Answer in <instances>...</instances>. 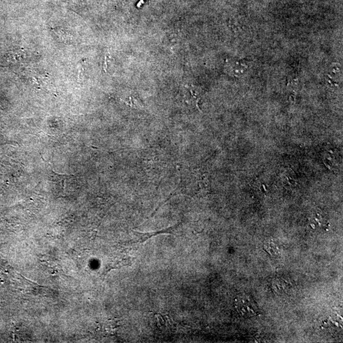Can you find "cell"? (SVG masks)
I'll use <instances>...</instances> for the list:
<instances>
[{
  "label": "cell",
  "mask_w": 343,
  "mask_h": 343,
  "mask_svg": "<svg viewBox=\"0 0 343 343\" xmlns=\"http://www.w3.org/2000/svg\"><path fill=\"white\" fill-rule=\"evenodd\" d=\"M181 223H178L175 224L174 226H171V227L163 229L162 230L157 231V232H150V233H142L137 232V231H134V242L135 243H144L146 241L148 240L153 236L158 235L160 234H172L173 232L177 228L179 227Z\"/></svg>",
  "instance_id": "obj_2"
},
{
  "label": "cell",
  "mask_w": 343,
  "mask_h": 343,
  "mask_svg": "<svg viewBox=\"0 0 343 343\" xmlns=\"http://www.w3.org/2000/svg\"><path fill=\"white\" fill-rule=\"evenodd\" d=\"M143 3H144V0H140V1L138 3V5H137V7L140 8Z\"/></svg>",
  "instance_id": "obj_5"
},
{
  "label": "cell",
  "mask_w": 343,
  "mask_h": 343,
  "mask_svg": "<svg viewBox=\"0 0 343 343\" xmlns=\"http://www.w3.org/2000/svg\"><path fill=\"white\" fill-rule=\"evenodd\" d=\"M236 307L238 313L245 317H250L259 313L254 302L246 296L236 300Z\"/></svg>",
  "instance_id": "obj_1"
},
{
  "label": "cell",
  "mask_w": 343,
  "mask_h": 343,
  "mask_svg": "<svg viewBox=\"0 0 343 343\" xmlns=\"http://www.w3.org/2000/svg\"><path fill=\"white\" fill-rule=\"evenodd\" d=\"M83 73H84V67L81 66L79 67L78 70V79H81V78L83 77Z\"/></svg>",
  "instance_id": "obj_4"
},
{
  "label": "cell",
  "mask_w": 343,
  "mask_h": 343,
  "mask_svg": "<svg viewBox=\"0 0 343 343\" xmlns=\"http://www.w3.org/2000/svg\"><path fill=\"white\" fill-rule=\"evenodd\" d=\"M313 224H316L317 225L318 228H325L326 226V220H322L321 217L319 216V217H314L313 218V221H312L311 225H313Z\"/></svg>",
  "instance_id": "obj_3"
}]
</instances>
